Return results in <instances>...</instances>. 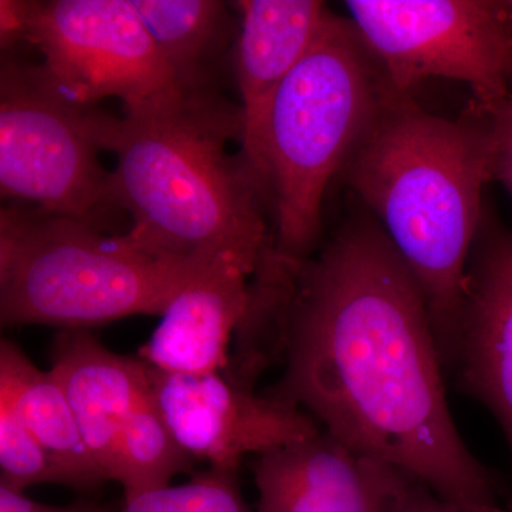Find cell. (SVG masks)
Returning <instances> with one entry per match:
<instances>
[{"instance_id":"obj_7","label":"cell","mask_w":512,"mask_h":512,"mask_svg":"<svg viewBox=\"0 0 512 512\" xmlns=\"http://www.w3.org/2000/svg\"><path fill=\"white\" fill-rule=\"evenodd\" d=\"M350 20L394 92L430 79L467 84L478 107L512 96L507 0H349Z\"/></svg>"},{"instance_id":"obj_14","label":"cell","mask_w":512,"mask_h":512,"mask_svg":"<svg viewBox=\"0 0 512 512\" xmlns=\"http://www.w3.org/2000/svg\"><path fill=\"white\" fill-rule=\"evenodd\" d=\"M232 60L242 116L241 153L254 151L266 113L281 84L305 56L329 8L316 0H241Z\"/></svg>"},{"instance_id":"obj_12","label":"cell","mask_w":512,"mask_h":512,"mask_svg":"<svg viewBox=\"0 0 512 512\" xmlns=\"http://www.w3.org/2000/svg\"><path fill=\"white\" fill-rule=\"evenodd\" d=\"M50 373L66 393L94 461L114 481L121 431L138 407L154 399L150 365L116 355L87 329H64L52 345Z\"/></svg>"},{"instance_id":"obj_17","label":"cell","mask_w":512,"mask_h":512,"mask_svg":"<svg viewBox=\"0 0 512 512\" xmlns=\"http://www.w3.org/2000/svg\"><path fill=\"white\" fill-rule=\"evenodd\" d=\"M190 454L175 440L154 399L138 407L121 431L114 481L126 498L170 485L175 474L190 471Z\"/></svg>"},{"instance_id":"obj_8","label":"cell","mask_w":512,"mask_h":512,"mask_svg":"<svg viewBox=\"0 0 512 512\" xmlns=\"http://www.w3.org/2000/svg\"><path fill=\"white\" fill-rule=\"evenodd\" d=\"M23 40L42 53L50 83L79 106L117 97L130 111L180 93L130 0L28 2Z\"/></svg>"},{"instance_id":"obj_18","label":"cell","mask_w":512,"mask_h":512,"mask_svg":"<svg viewBox=\"0 0 512 512\" xmlns=\"http://www.w3.org/2000/svg\"><path fill=\"white\" fill-rule=\"evenodd\" d=\"M235 474L211 468L188 483L126 498L119 512H252L242 498Z\"/></svg>"},{"instance_id":"obj_15","label":"cell","mask_w":512,"mask_h":512,"mask_svg":"<svg viewBox=\"0 0 512 512\" xmlns=\"http://www.w3.org/2000/svg\"><path fill=\"white\" fill-rule=\"evenodd\" d=\"M185 96H220L225 60L239 29L217 0H130Z\"/></svg>"},{"instance_id":"obj_23","label":"cell","mask_w":512,"mask_h":512,"mask_svg":"<svg viewBox=\"0 0 512 512\" xmlns=\"http://www.w3.org/2000/svg\"><path fill=\"white\" fill-rule=\"evenodd\" d=\"M26 12H28V2H22V0L0 2V39H2L3 50L23 42Z\"/></svg>"},{"instance_id":"obj_20","label":"cell","mask_w":512,"mask_h":512,"mask_svg":"<svg viewBox=\"0 0 512 512\" xmlns=\"http://www.w3.org/2000/svg\"><path fill=\"white\" fill-rule=\"evenodd\" d=\"M389 512H511L495 507H470L444 500L429 487L394 470Z\"/></svg>"},{"instance_id":"obj_24","label":"cell","mask_w":512,"mask_h":512,"mask_svg":"<svg viewBox=\"0 0 512 512\" xmlns=\"http://www.w3.org/2000/svg\"><path fill=\"white\" fill-rule=\"evenodd\" d=\"M508 6H510L511 12H512V0H507Z\"/></svg>"},{"instance_id":"obj_9","label":"cell","mask_w":512,"mask_h":512,"mask_svg":"<svg viewBox=\"0 0 512 512\" xmlns=\"http://www.w3.org/2000/svg\"><path fill=\"white\" fill-rule=\"evenodd\" d=\"M154 402L185 453L235 471L262 454L319 433L298 407L229 380L224 373H170L150 366Z\"/></svg>"},{"instance_id":"obj_6","label":"cell","mask_w":512,"mask_h":512,"mask_svg":"<svg viewBox=\"0 0 512 512\" xmlns=\"http://www.w3.org/2000/svg\"><path fill=\"white\" fill-rule=\"evenodd\" d=\"M104 114L79 106L40 64L3 57L0 69V191L39 210L109 232L121 212L111 171L99 160Z\"/></svg>"},{"instance_id":"obj_5","label":"cell","mask_w":512,"mask_h":512,"mask_svg":"<svg viewBox=\"0 0 512 512\" xmlns=\"http://www.w3.org/2000/svg\"><path fill=\"white\" fill-rule=\"evenodd\" d=\"M208 266L171 261L127 232L109 234L39 208L0 212V320L8 328L87 329L161 316Z\"/></svg>"},{"instance_id":"obj_11","label":"cell","mask_w":512,"mask_h":512,"mask_svg":"<svg viewBox=\"0 0 512 512\" xmlns=\"http://www.w3.org/2000/svg\"><path fill=\"white\" fill-rule=\"evenodd\" d=\"M393 473L319 431L259 456L256 512H389Z\"/></svg>"},{"instance_id":"obj_21","label":"cell","mask_w":512,"mask_h":512,"mask_svg":"<svg viewBox=\"0 0 512 512\" xmlns=\"http://www.w3.org/2000/svg\"><path fill=\"white\" fill-rule=\"evenodd\" d=\"M471 106L483 111L490 130L491 177L512 198V96L491 107Z\"/></svg>"},{"instance_id":"obj_4","label":"cell","mask_w":512,"mask_h":512,"mask_svg":"<svg viewBox=\"0 0 512 512\" xmlns=\"http://www.w3.org/2000/svg\"><path fill=\"white\" fill-rule=\"evenodd\" d=\"M393 93L352 20L329 10L247 158L274 220L271 252L279 261L301 265L318 251L329 185Z\"/></svg>"},{"instance_id":"obj_3","label":"cell","mask_w":512,"mask_h":512,"mask_svg":"<svg viewBox=\"0 0 512 512\" xmlns=\"http://www.w3.org/2000/svg\"><path fill=\"white\" fill-rule=\"evenodd\" d=\"M342 174L419 284L451 365L483 190L493 181L483 111L444 119L394 92Z\"/></svg>"},{"instance_id":"obj_10","label":"cell","mask_w":512,"mask_h":512,"mask_svg":"<svg viewBox=\"0 0 512 512\" xmlns=\"http://www.w3.org/2000/svg\"><path fill=\"white\" fill-rule=\"evenodd\" d=\"M451 365L500 423L512 456V231L488 227L485 218L468 262Z\"/></svg>"},{"instance_id":"obj_2","label":"cell","mask_w":512,"mask_h":512,"mask_svg":"<svg viewBox=\"0 0 512 512\" xmlns=\"http://www.w3.org/2000/svg\"><path fill=\"white\" fill-rule=\"evenodd\" d=\"M241 107L220 96L171 94L123 117L106 114L114 197L137 244L171 261H231L254 274L272 242L258 175L241 144Z\"/></svg>"},{"instance_id":"obj_13","label":"cell","mask_w":512,"mask_h":512,"mask_svg":"<svg viewBox=\"0 0 512 512\" xmlns=\"http://www.w3.org/2000/svg\"><path fill=\"white\" fill-rule=\"evenodd\" d=\"M251 274L218 261L178 292L138 357L170 373L224 372L228 346L248 301Z\"/></svg>"},{"instance_id":"obj_1","label":"cell","mask_w":512,"mask_h":512,"mask_svg":"<svg viewBox=\"0 0 512 512\" xmlns=\"http://www.w3.org/2000/svg\"><path fill=\"white\" fill-rule=\"evenodd\" d=\"M276 399L359 456L451 503L495 507L498 483L451 416L419 284L375 220L350 221L293 276Z\"/></svg>"},{"instance_id":"obj_22","label":"cell","mask_w":512,"mask_h":512,"mask_svg":"<svg viewBox=\"0 0 512 512\" xmlns=\"http://www.w3.org/2000/svg\"><path fill=\"white\" fill-rule=\"evenodd\" d=\"M0 512H111L106 507L93 503H77L67 507H53L36 503L8 485L0 484Z\"/></svg>"},{"instance_id":"obj_19","label":"cell","mask_w":512,"mask_h":512,"mask_svg":"<svg viewBox=\"0 0 512 512\" xmlns=\"http://www.w3.org/2000/svg\"><path fill=\"white\" fill-rule=\"evenodd\" d=\"M0 484L23 491L36 484H63L55 461L36 440L12 396L0 390Z\"/></svg>"},{"instance_id":"obj_16","label":"cell","mask_w":512,"mask_h":512,"mask_svg":"<svg viewBox=\"0 0 512 512\" xmlns=\"http://www.w3.org/2000/svg\"><path fill=\"white\" fill-rule=\"evenodd\" d=\"M0 390L12 396L36 440L55 461L64 485L90 490L107 480L80 431L66 393L9 340L0 343Z\"/></svg>"}]
</instances>
